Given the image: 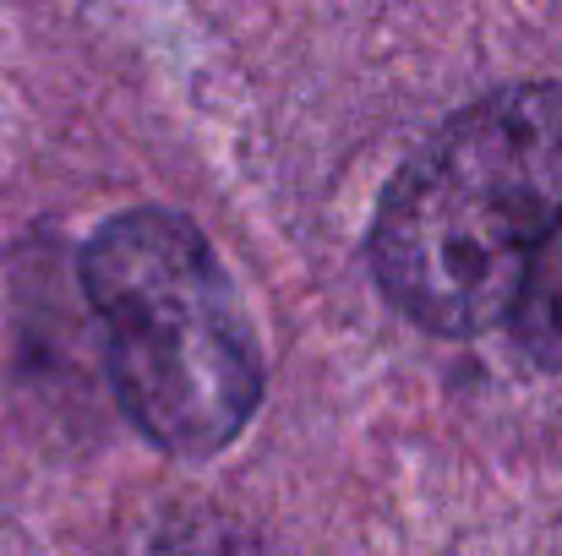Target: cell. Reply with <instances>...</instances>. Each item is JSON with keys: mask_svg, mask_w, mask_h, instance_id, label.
I'll return each instance as SVG.
<instances>
[{"mask_svg": "<svg viewBox=\"0 0 562 556\" xmlns=\"http://www.w3.org/2000/svg\"><path fill=\"white\" fill-rule=\"evenodd\" d=\"M562 218V82L497 88L459 110L387 181L372 224L382 295L426 333L508 317Z\"/></svg>", "mask_w": 562, "mask_h": 556, "instance_id": "cell-1", "label": "cell"}, {"mask_svg": "<svg viewBox=\"0 0 562 556\" xmlns=\"http://www.w3.org/2000/svg\"><path fill=\"white\" fill-rule=\"evenodd\" d=\"M82 290L137 431L176 458L229 447L262 398V350L202 229L170 207L110 218L82 246Z\"/></svg>", "mask_w": 562, "mask_h": 556, "instance_id": "cell-2", "label": "cell"}, {"mask_svg": "<svg viewBox=\"0 0 562 556\" xmlns=\"http://www.w3.org/2000/svg\"><path fill=\"white\" fill-rule=\"evenodd\" d=\"M514 339L519 350L541 371H562V218L552 224V235L541 240L514 306H508Z\"/></svg>", "mask_w": 562, "mask_h": 556, "instance_id": "cell-3", "label": "cell"}]
</instances>
